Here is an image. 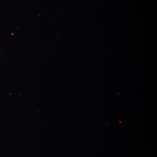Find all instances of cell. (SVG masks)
I'll return each mask as SVG.
<instances>
[{"label": "cell", "instance_id": "6da1fadb", "mask_svg": "<svg viewBox=\"0 0 157 157\" xmlns=\"http://www.w3.org/2000/svg\"><path fill=\"white\" fill-rule=\"evenodd\" d=\"M0 53H1V51H0Z\"/></svg>", "mask_w": 157, "mask_h": 157}]
</instances>
